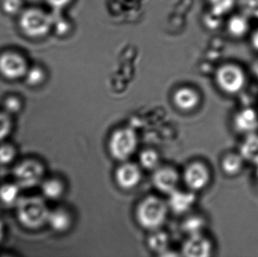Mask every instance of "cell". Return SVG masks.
I'll use <instances>...</instances> for the list:
<instances>
[{
  "label": "cell",
  "mask_w": 258,
  "mask_h": 257,
  "mask_svg": "<svg viewBox=\"0 0 258 257\" xmlns=\"http://www.w3.org/2000/svg\"><path fill=\"white\" fill-rule=\"evenodd\" d=\"M15 208L18 221L27 229H39L48 221L50 211L42 198L22 197Z\"/></svg>",
  "instance_id": "1"
},
{
  "label": "cell",
  "mask_w": 258,
  "mask_h": 257,
  "mask_svg": "<svg viewBox=\"0 0 258 257\" xmlns=\"http://www.w3.org/2000/svg\"><path fill=\"white\" fill-rule=\"evenodd\" d=\"M167 212L168 207L162 199L150 196L138 205L137 220L144 229L156 230L163 224L166 219Z\"/></svg>",
  "instance_id": "2"
},
{
  "label": "cell",
  "mask_w": 258,
  "mask_h": 257,
  "mask_svg": "<svg viewBox=\"0 0 258 257\" xmlns=\"http://www.w3.org/2000/svg\"><path fill=\"white\" fill-rule=\"evenodd\" d=\"M215 80L223 92L227 95H236L242 92L246 84V74L239 65L233 63H225L218 68Z\"/></svg>",
  "instance_id": "3"
},
{
  "label": "cell",
  "mask_w": 258,
  "mask_h": 257,
  "mask_svg": "<svg viewBox=\"0 0 258 257\" xmlns=\"http://www.w3.org/2000/svg\"><path fill=\"white\" fill-rule=\"evenodd\" d=\"M138 138L135 131L130 128L116 130L110 137L109 149L113 158L119 161L128 159L137 149Z\"/></svg>",
  "instance_id": "4"
},
{
  "label": "cell",
  "mask_w": 258,
  "mask_h": 257,
  "mask_svg": "<svg viewBox=\"0 0 258 257\" xmlns=\"http://www.w3.org/2000/svg\"><path fill=\"white\" fill-rule=\"evenodd\" d=\"M13 175L15 184L21 189L33 188L42 182L44 167L36 160H24L15 166Z\"/></svg>",
  "instance_id": "5"
},
{
  "label": "cell",
  "mask_w": 258,
  "mask_h": 257,
  "mask_svg": "<svg viewBox=\"0 0 258 257\" xmlns=\"http://www.w3.org/2000/svg\"><path fill=\"white\" fill-rule=\"evenodd\" d=\"M20 24L24 33L33 37L46 34L53 25L51 15L38 9L25 11L21 15Z\"/></svg>",
  "instance_id": "6"
},
{
  "label": "cell",
  "mask_w": 258,
  "mask_h": 257,
  "mask_svg": "<svg viewBox=\"0 0 258 257\" xmlns=\"http://www.w3.org/2000/svg\"><path fill=\"white\" fill-rule=\"evenodd\" d=\"M186 186L194 191H200L207 187L210 181L209 168L201 162H194L189 164L183 175Z\"/></svg>",
  "instance_id": "7"
},
{
  "label": "cell",
  "mask_w": 258,
  "mask_h": 257,
  "mask_svg": "<svg viewBox=\"0 0 258 257\" xmlns=\"http://www.w3.org/2000/svg\"><path fill=\"white\" fill-rule=\"evenodd\" d=\"M0 72L11 79L19 78L27 72L25 62L18 54L6 53L0 56Z\"/></svg>",
  "instance_id": "8"
},
{
  "label": "cell",
  "mask_w": 258,
  "mask_h": 257,
  "mask_svg": "<svg viewBox=\"0 0 258 257\" xmlns=\"http://www.w3.org/2000/svg\"><path fill=\"white\" fill-rule=\"evenodd\" d=\"M233 127L241 134H248L255 132L258 129V114L253 108L245 107L234 115Z\"/></svg>",
  "instance_id": "9"
},
{
  "label": "cell",
  "mask_w": 258,
  "mask_h": 257,
  "mask_svg": "<svg viewBox=\"0 0 258 257\" xmlns=\"http://www.w3.org/2000/svg\"><path fill=\"white\" fill-rule=\"evenodd\" d=\"M153 181L158 190L169 195L177 190L179 183L178 174L171 167H160L153 175Z\"/></svg>",
  "instance_id": "10"
},
{
  "label": "cell",
  "mask_w": 258,
  "mask_h": 257,
  "mask_svg": "<svg viewBox=\"0 0 258 257\" xmlns=\"http://www.w3.org/2000/svg\"><path fill=\"white\" fill-rule=\"evenodd\" d=\"M212 251V243L202 234L189 236L182 247V253L187 257H207Z\"/></svg>",
  "instance_id": "11"
},
{
  "label": "cell",
  "mask_w": 258,
  "mask_h": 257,
  "mask_svg": "<svg viewBox=\"0 0 258 257\" xmlns=\"http://www.w3.org/2000/svg\"><path fill=\"white\" fill-rule=\"evenodd\" d=\"M116 180L119 187L125 190H131L141 181V170L133 163H125L116 170Z\"/></svg>",
  "instance_id": "12"
},
{
  "label": "cell",
  "mask_w": 258,
  "mask_h": 257,
  "mask_svg": "<svg viewBox=\"0 0 258 257\" xmlns=\"http://www.w3.org/2000/svg\"><path fill=\"white\" fill-rule=\"evenodd\" d=\"M195 201L194 193L176 190L169 194L168 206L176 214H183L192 208Z\"/></svg>",
  "instance_id": "13"
},
{
  "label": "cell",
  "mask_w": 258,
  "mask_h": 257,
  "mask_svg": "<svg viewBox=\"0 0 258 257\" xmlns=\"http://www.w3.org/2000/svg\"><path fill=\"white\" fill-rule=\"evenodd\" d=\"M199 94L189 88H181L174 95V103L177 108L183 111L194 110L200 104Z\"/></svg>",
  "instance_id": "14"
},
{
  "label": "cell",
  "mask_w": 258,
  "mask_h": 257,
  "mask_svg": "<svg viewBox=\"0 0 258 257\" xmlns=\"http://www.w3.org/2000/svg\"><path fill=\"white\" fill-rule=\"evenodd\" d=\"M249 19L242 13L232 16L227 21V29L229 35L237 39L245 37L249 32Z\"/></svg>",
  "instance_id": "15"
},
{
  "label": "cell",
  "mask_w": 258,
  "mask_h": 257,
  "mask_svg": "<svg viewBox=\"0 0 258 257\" xmlns=\"http://www.w3.org/2000/svg\"><path fill=\"white\" fill-rule=\"evenodd\" d=\"M47 223L55 232H64L71 227L72 220L68 211L57 208L50 211Z\"/></svg>",
  "instance_id": "16"
},
{
  "label": "cell",
  "mask_w": 258,
  "mask_h": 257,
  "mask_svg": "<svg viewBox=\"0 0 258 257\" xmlns=\"http://www.w3.org/2000/svg\"><path fill=\"white\" fill-rule=\"evenodd\" d=\"M245 158L240 153L231 152L227 154L221 161V168L224 174L230 177H234L242 172L244 167Z\"/></svg>",
  "instance_id": "17"
},
{
  "label": "cell",
  "mask_w": 258,
  "mask_h": 257,
  "mask_svg": "<svg viewBox=\"0 0 258 257\" xmlns=\"http://www.w3.org/2000/svg\"><path fill=\"white\" fill-rule=\"evenodd\" d=\"M21 187L15 184H6L0 187V202L7 207L16 206L21 199Z\"/></svg>",
  "instance_id": "18"
},
{
  "label": "cell",
  "mask_w": 258,
  "mask_h": 257,
  "mask_svg": "<svg viewBox=\"0 0 258 257\" xmlns=\"http://www.w3.org/2000/svg\"><path fill=\"white\" fill-rule=\"evenodd\" d=\"M246 137L241 146L240 154L245 160L255 164L258 161V135L254 132Z\"/></svg>",
  "instance_id": "19"
},
{
  "label": "cell",
  "mask_w": 258,
  "mask_h": 257,
  "mask_svg": "<svg viewBox=\"0 0 258 257\" xmlns=\"http://www.w3.org/2000/svg\"><path fill=\"white\" fill-rule=\"evenodd\" d=\"M41 190L45 199L57 200L63 193V185L57 179H48L41 183Z\"/></svg>",
  "instance_id": "20"
},
{
  "label": "cell",
  "mask_w": 258,
  "mask_h": 257,
  "mask_svg": "<svg viewBox=\"0 0 258 257\" xmlns=\"http://www.w3.org/2000/svg\"><path fill=\"white\" fill-rule=\"evenodd\" d=\"M168 235L163 232H156L150 235L148 239V245L153 252L163 255L168 251Z\"/></svg>",
  "instance_id": "21"
},
{
  "label": "cell",
  "mask_w": 258,
  "mask_h": 257,
  "mask_svg": "<svg viewBox=\"0 0 258 257\" xmlns=\"http://www.w3.org/2000/svg\"><path fill=\"white\" fill-rule=\"evenodd\" d=\"M211 13L221 17L230 13L237 3V0H209Z\"/></svg>",
  "instance_id": "22"
},
{
  "label": "cell",
  "mask_w": 258,
  "mask_h": 257,
  "mask_svg": "<svg viewBox=\"0 0 258 257\" xmlns=\"http://www.w3.org/2000/svg\"><path fill=\"white\" fill-rule=\"evenodd\" d=\"M205 225H206L205 220L202 217L192 216L184 220L182 227L183 231L189 235V236H192V235L202 234L205 228Z\"/></svg>",
  "instance_id": "23"
},
{
  "label": "cell",
  "mask_w": 258,
  "mask_h": 257,
  "mask_svg": "<svg viewBox=\"0 0 258 257\" xmlns=\"http://www.w3.org/2000/svg\"><path fill=\"white\" fill-rule=\"evenodd\" d=\"M140 162L144 168L147 170H153L159 165V155L154 150L147 149L141 152L140 155Z\"/></svg>",
  "instance_id": "24"
},
{
  "label": "cell",
  "mask_w": 258,
  "mask_h": 257,
  "mask_svg": "<svg viewBox=\"0 0 258 257\" xmlns=\"http://www.w3.org/2000/svg\"><path fill=\"white\" fill-rule=\"evenodd\" d=\"M241 13L249 18L258 19V0H237Z\"/></svg>",
  "instance_id": "25"
},
{
  "label": "cell",
  "mask_w": 258,
  "mask_h": 257,
  "mask_svg": "<svg viewBox=\"0 0 258 257\" xmlns=\"http://www.w3.org/2000/svg\"><path fill=\"white\" fill-rule=\"evenodd\" d=\"M16 156L15 148L9 144H3L0 146V164H10Z\"/></svg>",
  "instance_id": "26"
},
{
  "label": "cell",
  "mask_w": 258,
  "mask_h": 257,
  "mask_svg": "<svg viewBox=\"0 0 258 257\" xmlns=\"http://www.w3.org/2000/svg\"><path fill=\"white\" fill-rule=\"evenodd\" d=\"M12 129V121L6 112L0 113V140H4Z\"/></svg>",
  "instance_id": "27"
},
{
  "label": "cell",
  "mask_w": 258,
  "mask_h": 257,
  "mask_svg": "<svg viewBox=\"0 0 258 257\" xmlns=\"http://www.w3.org/2000/svg\"><path fill=\"white\" fill-rule=\"evenodd\" d=\"M44 74L42 69L38 67H33L27 71L26 80L30 85H36L43 80Z\"/></svg>",
  "instance_id": "28"
},
{
  "label": "cell",
  "mask_w": 258,
  "mask_h": 257,
  "mask_svg": "<svg viewBox=\"0 0 258 257\" xmlns=\"http://www.w3.org/2000/svg\"><path fill=\"white\" fill-rule=\"evenodd\" d=\"M4 110L7 114H16L21 109V103L19 99L15 97H10L5 101Z\"/></svg>",
  "instance_id": "29"
},
{
  "label": "cell",
  "mask_w": 258,
  "mask_h": 257,
  "mask_svg": "<svg viewBox=\"0 0 258 257\" xmlns=\"http://www.w3.org/2000/svg\"><path fill=\"white\" fill-rule=\"evenodd\" d=\"M21 7V0H3V8L6 13L14 15L18 13Z\"/></svg>",
  "instance_id": "30"
},
{
  "label": "cell",
  "mask_w": 258,
  "mask_h": 257,
  "mask_svg": "<svg viewBox=\"0 0 258 257\" xmlns=\"http://www.w3.org/2000/svg\"><path fill=\"white\" fill-rule=\"evenodd\" d=\"M48 6L54 12H60L68 6L71 0H46Z\"/></svg>",
  "instance_id": "31"
},
{
  "label": "cell",
  "mask_w": 258,
  "mask_h": 257,
  "mask_svg": "<svg viewBox=\"0 0 258 257\" xmlns=\"http://www.w3.org/2000/svg\"><path fill=\"white\" fill-rule=\"evenodd\" d=\"M251 44L252 48L258 51V27L251 35Z\"/></svg>",
  "instance_id": "32"
},
{
  "label": "cell",
  "mask_w": 258,
  "mask_h": 257,
  "mask_svg": "<svg viewBox=\"0 0 258 257\" xmlns=\"http://www.w3.org/2000/svg\"><path fill=\"white\" fill-rule=\"evenodd\" d=\"M3 237H4V226L3 222L0 220V242L3 241Z\"/></svg>",
  "instance_id": "33"
},
{
  "label": "cell",
  "mask_w": 258,
  "mask_h": 257,
  "mask_svg": "<svg viewBox=\"0 0 258 257\" xmlns=\"http://www.w3.org/2000/svg\"><path fill=\"white\" fill-rule=\"evenodd\" d=\"M256 165H257V170H256V173H257V179L258 181V161L257 163H255Z\"/></svg>",
  "instance_id": "34"
},
{
  "label": "cell",
  "mask_w": 258,
  "mask_h": 257,
  "mask_svg": "<svg viewBox=\"0 0 258 257\" xmlns=\"http://www.w3.org/2000/svg\"><path fill=\"white\" fill-rule=\"evenodd\" d=\"M256 75H257V78H258V68L257 69V70H256Z\"/></svg>",
  "instance_id": "35"
}]
</instances>
